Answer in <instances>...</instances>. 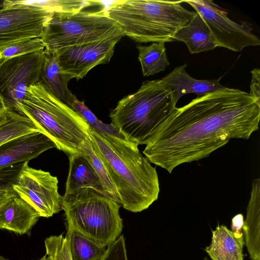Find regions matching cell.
Wrapping results in <instances>:
<instances>
[{"label": "cell", "mask_w": 260, "mask_h": 260, "mask_svg": "<svg viewBox=\"0 0 260 260\" xmlns=\"http://www.w3.org/2000/svg\"><path fill=\"white\" fill-rule=\"evenodd\" d=\"M40 217L34 208L16 194L0 207V229L24 234Z\"/></svg>", "instance_id": "cell-14"}, {"label": "cell", "mask_w": 260, "mask_h": 260, "mask_svg": "<svg viewBox=\"0 0 260 260\" xmlns=\"http://www.w3.org/2000/svg\"><path fill=\"white\" fill-rule=\"evenodd\" d=\"M45 56L44 49L0 63V98L5 109L23 115L20 105L29 88L38 83Z\"/></svg>", "instance_id": "cell-8"}, {"label": "cell", "mask_w": 260, "mask_h": 260, "mask_svg": "<svg viewBox=\"0 0 260 260\" xmlns=\"http://www.w3.org/2000/svg\"><path fill=\"white\" fill-rule=\"evenodd\" d=\"M5 108L2 100L0 98V113L5 110Z\"/></svg>", "instance_id": "cell-33"}, {"label": "cell", "mask_w": 260, "mask_h": 260, "mask_svg": "<svg viewBox=\"0 0 260 260\" xmlns=\"http://www.w3.org/2000/svg\"><path fill=\"white\" fill-rule=\"evenodd\" d=\"M25 161L13 189L40 214L50 217L61 209L62 196L58 191L57 178L42 170L28 166Z\"/></svg>", "instance_id": "cell-11"}, {"label": "cell", "mask_w": 260, "mask_h": 260, "mask_svg": "<svg viewBox=\"0 0 260 260\" xmlns=\"http://www.w3.org/2000/svg\"><path fill=\"white\" fill-rule=\"evenodd\" d=\"M101 260H128L123 235H120L107 247L105 254Z\"/></svg>", "instance_id": "cell-29"}, {"label": "cell", "mask_w": 260, "mask_h": 260, "mask_svg": "<svg viewBox=\"0 0 260 260\" xmlns=\"http://www.w3.org/2000/svg\"><path fill=\"white\" fill-rule=\"evenodd\" d=\"M244 244L242 230L232 231L225 225H218L204 250L212 260H243Z\"/></svg>", "instance_id": "cell-15"}, {"label": "cell", "mask_w": 260, "mask_h": 260, "mask_svg": "<svg viewBox=\"0 0 260 260\" xmlns=\"http://www.w3.org/2000/svg\"><path fill=\"white\" fill-rule=\"evenodd\" d=\"M68 158L69 170L65 194L88 188L110 198L93 168L81 153L70 155Z\"/></svg>", "instance_id": "cell-19"}, {"label": "cell", "mask_w": 260, "mask_h": 260, "mask_svg": "<svg viewBox=\"0 0 260 260\" xmlns=\"http://www.w3.org/2000/svg\"><path fill=\"white\" fill-rule=\"evenodd\" d=\"M165 44L153 42L148 46L137 45L138 59L144 76L159 73L165 71L170 65Z\"/></svg>", "instance_id": "cell-23"}, {"label": "cell", "mask_w": 260, "mask_h": 260, "mask_svg": "<svg viewBox=\"0 0 260 260\" xmlns=\"http://www.w3.org/2000/svg\"><path fill=\"white\" fill-rule=\"evenodd\" d=\"M0 260H9L7 258H4V257L0 256Z\"/></svg>", "instance_id": "cell-35"}, {"label": "cell", "mask_w": 260, "mask_h": 260, "mask_svg": "<svg viewBox=\"0 0 260 260\" xmlns=\"http://www.w3.org/2000/svg\"><path fill=\"white\" fill-rule=\"evenodd\" d=\"M94 151L103 162L123 208L137 213L156 201L159 183L155 168L140 153L138 145L125 138L90 128Z\"/></svg>", "instance_id": "cell-2"}, {"label": "cell", "mask_w": 260, "mask_h": 260, "mask_svg": "<svg viewBox=\"0 0 260 260\" xmlns=\"http://www.w3.org/2000/svg\"><path fill=\"white\" fill-rule=\"evenodd\" d=\"M244 221V217L242 214H238L235 215L232 219V231L242 230Z\"/></svg>", "instance_id": "cell-31"}, {"label": "cell", "mask_w": 260, "mask_h": 260, "mask_svg": "<svg viewBox=\"0 0 260 260\" xmlns=\"http://www.w3.org/2000/svg\"><path fill=\"white\" fill-rule=\"evenodd\" d=\"M259 119V101L225 87L177 108L143 153L171 173L181 164L209 156L231 139H248L258 129Z\"/></svg>", "instance_id": "cell-1"}, {"label": "cell", "mask_w": 260, "mask_h": 260, "mask_svg": "<svg viewBox=\"0 0 260 260\" xmlns=\"http://www.w3.org/2000/svg\"><path fill=\"white\" fill-rule=\"evenodd\" d=\"M45 44L41 38H31L19 40L0 50V63L17 56L44 50Z\"/></svg>", "instance_id": "cell-26"}, {"label": "cell", "mask_w": 260, "mask_h": 260, "mask_svg": "<svg viewBox=\"0 0 260 260\" xmlns=\"http://www.w3.org/2000/svg\"><path fill=\"white\" fill-rule=\"evenodd\" d=\"M44 243L47 260H72L67 239L62 234L51 236Z\"/></svg>", "instance_id": "cell-27"}, {"label": "cell", "mask_w": 260, "mask_h": 260, "mask_svg": "<svg viewBox=\"0 0 260 260\" xmlns=\"http://www.w3.org/2000/svg\"><path fill=\"white\" fill-rule=\"evenodd\" d=\"M120 207L112 199L88 188L62 197L61 208L68 226L105 247L113 243L122 232Z\"/></svg>", "instance_id": "cell-7"}, {"label": "cell", "mask_w": 260, "mask_h": 260, "mask_svg": "<svg viewBox=\"0 0 260 260\" xmlns=\"http://www.w3.org/2000/svg\"><path fill=\"white\" fill-rule=\"evenodd\" d=\"M176 104L173 90L161 79L146 80L121 99L109 116L125 139L146 145L174 114Z\"/></svg>", "instance_id": "cell-4"}, {"label": "cell", "mask_w": 260, "mask_h": 260, "mask_svg": "<svg viewBox=\"0 0 260 260\" xmlns=\"http://www.w3.org/2000/svg\"><path fill=\"white\" fill-rule=\"evenodd\" d=\"M81 153L93 168L110 198L120 205L116 189L110 180L103 162L95 153L91 141H87L84 144Z\"/></svg>", "instance_id": "cell-24"}, {"label": "cell", "mask_w": 260, "mask_h": 260, "mask_svg": "<svg viewBox=\"0 0 260 260\" xmlns=\"http://www.w3.org/2000/svg\"><path fill=\"white\" fill-rule=\"evenodd\" d=\"M38 84L60 101L72 108L74 94L68 88L71 80L62 70L56 53L45 52Z\"/></svg>", "instance_id": "cell-16"}, {"label": "cell", "mask_w": 260, "mask_h": 260, "mask_svg": "<svg viewBox=\"0 0 260 260\" xmlns=\"http://www.w3.org/2000/svg\"><path fill=\"white\" fill-rule=\"evenodd\" d=\"M39 260H47V255H45L43 257H42L41 259Z\"/></svg>", "instance_id": "cell-34"}, {"label": "cell", "mask_w": 260, "mask_h": 260, "mask_svg": "<svg viewBox=\"0 0 260 260\" xmlns=\"http://www.w3.org/2000/svg\"><path fill=\"white\" fill-rule=\"evenodd\" d=\"M53 11L24 1H5L0 9V50L23 39L41 38Z\"/></svg>", "instance_id": "cell-9"}, {"label": "cell", "mask_w": 260, "mask_h": 260, "mask_svg": "<svg viewBox=\"0 0 260 260\" xmlns=\"http://www.w3.org/2000/svg\"><path fill=\"white\" fill-rule=\"evenodd\" d=\"M251 260H260V179H254L242 228Z\"/></svg>", "instance_id": "cell-18"}, {"label": "cell", "mask_w": 260, "mask_h": 260, "mask_svg": "<svg viewBox=\"0 0 260 260\" xmlns=\"http://www.w3.org/2000/svg\"><path fill=\"white\" fill-rule=\"evenodd\" d=\"M72 260H101L107 247L68 226L65 237Z\"/></svg>", "instance_id": "cell-21"}, {"label": "cell", "mask_w": 260, "mask_h": 260, "mask_svg": "<svg viewBox=\"0 0 260 260\" xmlns=\"http://www.w3.org/2000/svg\"><path fill=\"white\" fill-rule=\"evenodd\" d=\"M174 40L184 42L191 54L212 50L217 47L207 24L196 12L190 22L177 31Z\"/></svg>", "instance_id": "cell-20"}, {"label": "cell", "mask_w": 260, "mask_h": 260, "mask_svg": "<svg viewBox=\"0 0 260 260\" xmlns=\"http://www.w3.org/2000/svg\"><path fill=\"white\" fill-rule=\"evenodd\" d=\"M25 162L19 163L0 170V191L13 189Z\"/></svg>", "instance_id": "cell-28"}, {"label": "cell", "mask_w": 260, "mask_h": 260, "mask_svg": "<svg viewBox=\"0 0 260 260\" xmlns=\"http://www.w3.org/2000/svg\"><path fill=\"white\" fill-rule=\"evenodd\" d=\"M204 260H209L207 257H204Z\"/></svg>", "instance_id": "cell-36"}, {"label": "cell", "mask_w": 260, "mask_h": 260, "mask_svg": "<svg viewBox=\"0 0 260 260\" xmlns=\"http://www.w3.org/2000/svg\"><path fill=\"white\" fill-rule=\"evenodd\" d=\"M185 63L176 67L161 80L174 91L176 103L183 95L195 93L200 97L207 93L224 89L220 84L221 77L211 80H197L190 76L186 72Z\"/></svg>", "instance_id": "cell-17"}, {"label": "cell", "mask_w": 260, "mask_h": 260, "mask_svg": "<svg viewBox=\"0 0 260 260\" xmlns=\"http://www.w3.org/2000/svg\"><path fill=\"white\" fill-rule=\"evenodd\" d=\"M72 109L86 121L90 128L96 132L120 138H125L119 130L111 123L106 124L99 120L85 105L84 102L79 101L75 95L73 97Z\"/></svg>", "instance_id": "cell-25"}, {"label": "cell", "mask_w": 260, "mask_h": 260, "mask_svg": "<svg viewBox=\"0 0 260 260\" xmlns=\"http://www.w3.org/2000/svg\"><path fill=\"white\" fill-rule=\"evenodd\" d=\"M121 38L115 37L88 44L73 46L56 52L63 71L77 81L83 78L94 67L108 63Z\"/></svg>", "instance_id": "cell-12"}, {"label": "cell", "mask_w": 260, "mask_h": 260, "mask_svg": "<svg viewBox=\"0 0 260 260\" xmlns=\"http://www.w3.org/2000/svg\"><path fill=\"white\" fill-rule=\"evenodd\" d=\"M17 194L13 189L0 191V207L10 198Z\"/></svg>", "instance_id": "cell-32"}, {"label": "cell", "mask_w": 260, "mask_h": 260, "mask_svg": "<svg viewBox=\"0 0 260 260\" xmlns=\"http://www.w3.org/2000/svg\"><path fill=\"white\" fill-rule=\"evenodd\" d=\"M29 118L68 156L81 153L91 141L90 127L72 108L37 84L29 88L20 105Z\"/></svg>", "instance_id": "cell-5"}, {"label": "cell", "mask_w": 260, "mask_h": 260, "mask_svg": "<svg viewBox=\"0 0 260 260\" xmlns=\"http://www.w3.org/2000/svg\"><path fill=\"white\" fill-rule=\"evenodd\" d=\"M124 36L110 18L102 1L74 12H53L46 22L41 39L47 53L66 47Z\"/></svg>", "instance_id": "cell-6"}, {"label": "cell", "mask_w": 260, "mask_h": 260, "mask_svg": "<svg viewBox=\"0 0 260 260\" xmlns=\"http://www.w3.org/2000/svg\"><path fill=\"white\" fill-rule=\"evenodd\" d=\"M182 1L123 0L112 2L106 11L124 36L140 43L175 41L174 36L192 19L196 12Z\"/></svg>", "instance_id": "cell-3"}, {"label": "cell", "mask_w": 260, "mask_h": 260, "mask_svg": "<svg viewBox=\"0 0 260 260\" xmlns=\"http://www.w3.org/2000/svg\"><path fill=\"white\" fill-rule=\"evenodd\" d=\"M191 6L204 19L217 47L239 52L245 47L258 46L260 40L252 33L251 24L245 21L241 23L231 20L228 13L212 1H183Z\"/></svg>", "instance_id": "cell-10"}, {"label": "cell", "mask_w": 260, "mask_h": 260, "mask_svg": "<svg viewBox=\"0 0 260 260\" xmlns=\"http://www.w3.org/2000/svg\"><path fill=\"white\" fill-rule=\"evenodd\" d=\"M252 79L249 94L260 101V72L258 69H254L251 72Z\"/></svg>", "instance_id": "cell-30"}, {"label": "cell", "mask_w": 260, "mask_h": 260, "mask_svg": "<svg viewBox=\"0 0 260 260\" xmlns=\"http://www.w3.org/2000/svg\"><path fill=\"white\" fill-rule=\"evenodd\" d=\"M53 148H56L54 142L42 132L12 139L0 145V170L29 161Z\"/></svg>", "instance_id": "cell-13"}, {"label": "cell", "mask_w": 260, "mask_h": 260, "mask_svg": "<svg viewBox=\"0 0 260 260\" xmlns=\"http://www.w3.org/2000/svg\"><path fill=\"white\" fill-rule=\"evenodd\" d=\"M36 132H43L26 116L8 109L0 113V145L15 138Z\"/></svg>", "instance_id": "cell-22"}]
</instances>
